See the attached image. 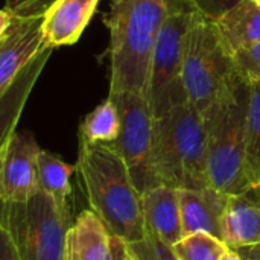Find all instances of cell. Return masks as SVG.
Wrapping results in <instances>:
<instances>
[{"label":"cell","mask_w":260,"mask_h":260,"mask_svg":"<svg viewBox=\"0 0 260 260\" xmlns=\"http://www.w3.org/2000/svg\"><path fill=\"white\" fill-rule=\"evenodd\" d=\"M76 172L91 210L111 236L126 244L145 239L142 193L136 189L122 155L111 143L79 140Z\"/></svg>","instance_id":"6da1fadb"},{"label":"cell","mask_w":260,"mask_h":260,"mask_svg":"<svg viewBox=\"0 0 260 260\" xmlns=\"http://www.w3.org/2000/svg\"><path fill=\"white\" fill-rule=\"evenodd\" d=\"M171 0H111L105 15L110 30V91L148 99L151 61Z\"/></svg>","instance_id":"7a4b0ae2"},{"label":"cell","mask_w":260,"mask_h":260,"mask_svg":"<svg viewBox=\"0 0 260 260\" xmlns=\"http://www.w3.org/2000/svg\"><path fill=\"white\" fill-rule=\"evenodd\" d=\"M250 82L236 69L219 99L203 114L207 143V183L235 195L251 186L247 174V110Z\"/></svg>","instance_id":"3957f363"},{"label":"cell","mask_w":260,"mask_h":260,"mask_svg":"<svg viewBox=\"0 0 260 260\" xmlns=\"http://www.w3.org/2000/svg\"><path fill=\"white\" fill-rule=\"evenodd\" d=\"M207 143L203 114L187 101L154 117L152 169L160 184L207 187Z\"/></svg>","instance_id":"277c9868"},{"label":"cell","mask_w":260,"mask_h":260,"mask_svg":"<svg viewBox=\"0 0 260 260\" xmlns=\"http://www.w3.org/2000/svg\"><path fill=\"white\" fill-rule=\"evenodd\" d=\"M236 72L213 20L197 11L187 30L183 55V82L187 101L204 114L222 94Z\"/></svg>","instance_id":"5b68a950"},{"label":"cell","mask_w":260,"mask_h":260,"mask_svg":"<svg viewBox=\"0 0 260 260\" xmlns=\"http://www.w3.org/2000/svg\"><path fill=\"white\" fill-rule=\"evenodd\" d=\"M0 222L14 239L20 260H62L70 210L61 209L43 192L26 203H2Z\"/></svg>","instance_id":"8992f818"},{"label":"cell","mask_w":260,"mask_h":260,"mask_svg":"<svg viewBox=\"0 0 260 260\" xmlns=\"http://www.w3.org/2000/svg\"><path fill=\"white\" fill-rule=\"evenodd\" d=\"M195 14L197 8L189 0H171L151 61L148 102L154 117L187 102L183 82V55L186 35Z\"/></svg>","instance_id":"52a82bcc"},{"label":"cell","mask_w":260,"mask_h":260,"mask_svg":"<svg viewBox=\"0 0 260 260\" xmlns=\"http://www.w3.org/2000/svg\"><path fill=\"white\" fill-rule=\"evenodd\" d=\"M108 98L116 104L120 117V133L111 143L122 155L136 189L143 193L158 186L152 169L154 116L149 102L137 93H114Z\"/></svg>","instance_id":"ba28073f"},{"label":"cell","mask_w":260,"mask_h":260,"mask_svg":"<svg viewBox=\"0 0 260 260\" xmlns=\"http://www.w3.org/2000/svg\"><path fill=\"white\" fill-rule=\"evenodd\" d=\"M38 146L35 137L24 133H14L0 155V201L14 204L26 203L38 187Z\"/></svg>","instance_id":"9c48e42d"},{"label":"cell","mask_w":260,"mask_h":260,"mask_svg":"<svg viewBox=\"0 0 260 260\" xmlns=\"http://www.w3.org/2000/svg\"><path fill=\"white\" fill-rule=\"evenodd\" d=\"M41 23L43 14L15 17L6 34L0 37V94L44 47Z\"/></svg>","instance_id":"30bf717a"},{"label":"cell","mask_w":260,"mask_h":260,"mask_svg":"<svg viewBox=\"0 0 260 260\" xmlns=\"http://www.w3.org/2000/svg\"><path fill=\"white\" fill-rule=\"evenodd\" d=\"M221 241L229 248L260 242V184L229 195L221 216Z\"/></svg>","instance_id":"8fae6325"},{"label":"cell","mask_w":260,"mask_h":260,"mask_svg":"<svg viewBox=\"0 0 260 260\" xmlns=\"http://www.w3.org/2000/svg\"><path fill=\"white\" fill-rule=\"evenodd\" d=\"M99 0H55L43 14L44 47L56 49L75 44L98 9Z\"/></svg>","instance_id":"7c38bea8"},{"label":"cell","mask_w":260,"mask_h":260,"mask_svg":"<svg viewBox=\"0 0 260 260\" xmlns=\"http://www.w3.org/2000/svg\"><path fill=\"white\" fill-rule=\"evenodd\" d=\"M50 47H43L17 75L11 85L0 94V155L9 139L15 133L17 123L23 114L26 102L49 62L52 55Z\"/></svg>","instance_id":"4fadbf2b"},{"label":"cell","mask_w":260,"mask_h":260,"mask_svg":"<svg viewBox=\"0 0 260 260\" xmlns=\"http://www.w3.org/2000/svg\"><path fill=\"white\" fill-rule=\"evenodd\" d=\"M177 192L183 238L203 232L221 239V216L229 195L210 186L203 189H177Z\"/></svg>","instance_id":"5bb4252c"},{"label":"cell","mask_w":260,"mask_h":260,"mask_svg":"<svg viewBox=\"0 0 260 260\" xmlns=\"http://www.w3.org/2000/svg\"><path fill=\"white\" fill-rule=\"evenodd\" d=\"M142 213L146 233L166 245L172 247L183 238L178 192L175 187L158 184L143 192Z\"/></svg>","instance_id":"9a60e30c"},{"label":"cell","mask_w":260,"mask_h":260,"mask_svg":"<svg viewBox=\"0 0 260 260\" xmlns=\"http://www.w3.org/2000/svg\"><path fill=\"white\" fill-rule=\"evenodd\" d=\"M62 260H113L111 235L91 209L81 212L70 224Z\"/></svg>","instance_id":"2e32d148"},{"label":"cell","mask_w":260,"mask_h":260,"mask_svg":"<svg viewBox=\"0 0 260 260\" xmlns=\"http://www.w3.org/2000/svg\"><path fill=\"white\" fill-rule=\"evenodd\" d=\"M213 21L232 56L260 41V6L253 0H242Z\"/></svg>","instance_id":"e0dca14e"},{"label":"cell","mask_w":260,"mask_h":260,"mask_svg":"<svg viewBox=\"0 0 260 260\" xmlns=\"http://www.w3.org/2000/svg\"><path fill=\"white\" fill-rule=\"evenodd\" d=\"M76 172V165L66 163L61 157L41 149L38 154V187L40 192L50 197L61 209L70 210L69 198L72 195L70 178Z\"/></svg>","instance_id":"ac0fdd59"},{"label":"cell","mask_w":260,"mask_h":260,"mask_svg":"<svg viewBox=\"0 0 260 260\" xmlns=\"http://www.w3.org/2000/svg\"><path fill=\"white\" fill-rule=\"evenodd\" d=\"M120 133V117L116 104L108 98L88 113L79 126V140L88 143H114Z\"/></svg>","instance_id":"d6986e66"},{"label":"cell","mask_w":260,"mask_h":260,"mask_svg":"<svg viewBox=\"0 0 260 260\" xmlns=\"http://www.w3.org/2000/svg\"><path fill=\"white\" fill-rule=\"evenodd\" d=\"M247 110V174L251 186L260 184V78H251Z\"/></svg>","instance_id":"ffe728a7"},{"label":"cell","mask_w":260,"mask_h":260,"mask_svg":"<svg viewBox=\"0 0 260 260\" xmlns=\"http://www.w3.org/2000/svg\"><path fill=\"white\" fill-rule=\"evenodd\" d=\"M227 250L219 238L203 232L184 236L172 245L178 260H219Z\"/></svg>","instance_id":"44dd1931"},{"label":"cell","mask_w":260,"mask_h":260,"mask_svg":"<svg viewBox=\"0 0 260 260\" xmlns=\"http://www.w3.org/2000/svg\"><path fill=\"white\" fill-rule=\"evenodd\" d=\"M128 247L139 260H178L172 251V247L149 233H146L145 239L128 244Z\"/></svg>","instance_id":"7402d4cb"},{"label":"cell","mask_w":260,"mask_h":260,"mask_svg":"<svg viewBox=\"0 0 260 260\" xmlns=\"http://www.w3.org/2000/svg\"><path fill=\"white\" fill-rule=\"evenodd\" d=\"M236 69L247 78H260V41L233 56Z\"/></svg>","instance_id":"603a6c76"},{"label":"cell","mask_w":260,"mask_h":260,"mask_svg":"<svg viewBox=\"0 0 260 260\" xmlns=\"http://www.w3.org/2000/svg\"><path fill=\"white\" fill-rule=\"evenodd\" d=\"M197 11H200L204 17L210 20H218L229 9L241 3L242 0H189Z\"/></svg>","instance_id":"cb8c5ba5"},{"label":"cell","mask_w":260,"mask_h":260,"mask_svg":"<svg viewBox=\"0 0 260 260\" xmlns=\"http://www.w3.org/2000/svg\"><path fill=\"white\" fill-rule=\"evenodd\" d=\"M55 0H15L12 5L5 6L14 12L15 17H29L40 15L53 3Z\"/></svg>","instance_id":"d4e9b609"},{"label":"cell","mask_w":260,"mask_h":260,"mask_svg":"<svg viewBox=\"0 0 260 260\" xmlns=\"http://www.w3.org/2000/svg\"><path fill=\"white\" fill-rule=\"evenodd\" d=\"M0 260H20L14 239L2 222H0Z\"/></svg>","instance_id":"484cf974"},{"label":"cell","mask_w":260,"mask_h":260,"mask_svg":"<svg viewBox=\"0 0 260 260\" xmlns=\"http://www.w3.org/2000/svg\"><path fill=\"white\" fill-rule=\"evenodd\" d=\"M111 253L113 260H139L129 250L128 244L116 236H111Z\"/></svg>","instance_id":"4316f807"},{"label":"cell","mask_w":260,"mask_h":260,"mask_svg":"<svg viewBox=\"0 0 260 260\" xmlns=\"http://www.w3.org/2000/svg\"><path fill=\"white\" fill-rule=\"evenodd\" d=\"M236 251H238V254L241 256L242 260H260V242L259 244L236 248Z\"/></svg>","instance_id":"83f0119b"},{"label":"cell","mask_w":260,"mask_h":260,"mask_svg":"<svg viewBox=\"0 0 260 260\" xmlns=\"http://www.w3.org/2000/svg\"><path fill=\"white\" fill-rule=\"evenodd\" d=\"M14 20H15V15L11 9H8V8L0 9V37H3L6 34V30L14 23Z\"/></svg>","instance_id":"f1b7e54d"},{"label":"cell","mask_w":260,"mask_h":260,"mask_svg":"<svg viewBox=\"0 0 260 260\" xmlns=\"http://www.w3.org/2000/svg\"><path fill=\"white\" fill-rule=\"evenodd\" d=\"M219 260H242V259H241V256L238 254V251H236V250L229 248V250L222 254V257H221Z\"/></svg>","instance_id":"f546056e"},{"label":"cell","mask_w":260,"mask_h":260,"mask_svg":"<svg viewBox=\"0 0 260 260\" xmlns=\"http://www.w3.org/2000/svg\"><path fill=\"white\" fill-rule=\"evenodd\" d=\"M14 2H15V0H6V5H5V6H9V5H12Z\"/></svg>","instance_id":"4dcf8cb0"},{"label":"cell","mask_w":260,"mask_h":260,"mask_svg":"<svg viewBox=\"0 0 260 260\" xmlns=\"http://www.w3.org/2000/svg\"><path fill=\"white\" fill-rule=\"evenodd\" d=\"M253 2H256V3H257V5L260 6V0H253Z\"/></svg>","instance_id":"1f68e13d"}]
</instances>
